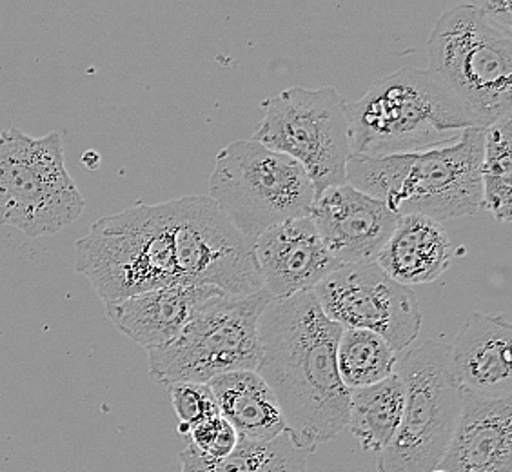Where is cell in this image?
<instances>
[{
  "instance_id": "6da1fadb",
  "label": "cell",
  "mask_w": 512,
  "mask_h": 472,
  "mask_svg": "<svg viewBox=\"0 0 512 472\" xmlns=\"http://www.w3.org/2000/svg\"><path fill=\"white\" fill-rule=\"evenodd\" d=\"M340 333L313 291L273 298L258 320L256 373L275 393L287 434L309 454L347 427L351 391L336 367Z\"/></svg>"
},
{
  "instance_id": "7a4b0ae2",
  "label": "cell",
  "mask_w": 512,
  "mask_h": 472,
  "mask_svg": "<svg viewBox=\"0 0 512 472\" xmlns=\"http://www.w3.org/2000/svg\"><path fill=\"white\" fill-rule=\"evenodd\" d=\"M485 129L471 128L440 148L389 157H351L345 184L384 202L398 217L434 222L473 217L482 209Z\"/></svg>"
},
{
  "instance_id": "3957f363",
  "label": "cell",
  "mask_w": 512,
  "mask_h": 472,
  "mask_svg": "<svg viewBox=\"0 0 512 472\" xmlns=\"http://www.w3.org/2000/svg\"><path fill=\"white\" fill-rule=\"evenodd\" d=\"M351 157H389L440 148L478 128L427 69L405 66L347 102ZM482 129V128H480Z\"/></svg>"
},
{
  "instance_id": "277c9868",
  "label": "cell",
  "mask_w": 512,
  "mask_h": 472,
  "mask_svg": "<svg viewBox=\"0 0 512 472\" xmlns=\"http://www.w3.org/2000/svg\"><path fill=\"white\" fill-rule=\"evenodd\" d=\"M75 269L104 305L178 284L173 204H137L97 220L77 242Z\"/></svg>"
},
{
  "instance_id": "5b68a950",
  "label": "cell",
  "mask_w": 512,
  "mask_h": 472,
  "mask_svg": "<svg viewBox=\"0 0 512 472\" xmlns=\"http://www.w3.org/2000/svg\"><path fill=\"white\" fill-rule=\"evenodd\" d=\"M427 53V71L478 128L512 117V35L496 28L473 4H458L438 17Z\"/></svg>"
},
{
  "instance_id": "8992f818",
  "label": "cell",
  "mask_w": 512,
  "mask_h": 472,
  "mask_svg": "<svg viewBox=\"0 0 512 472\" xmlns=\"http://www.w3.org/2000/svg\"><path fill=\"white\" fill-rule=\"evenodd\" d=\"M273 296L226 293L198 305L182 333L166 345L148 349L149 374L158 384H209L237 371H256L260 364L258 320Z\"/></svg>"
},
{
  "instance_id": "52a82bcc",
  "label": "cell",
  "mask_w": 512,
  "mask_h": 472,
  "mask_svg": "<svg viewBox=\"0 0 512 472\" xmlns=\"http://www.w3.org/2000/svg\"><path fill=\"white\" fill-rule=\"evenodd\" d=\"M207 197L242 235L256 240L287 220L309 217L315 189L293 158L251 138L218 151Z\"/></svg>"
},
{
  "instance_id": "ba28073f",
  "label": "cell",
  "mask_w": 512,
  "mask_h": 472,
  "mask_svg": "<svg viewBox=\"0 0 512 472\" xmlns=\"http://www.w3.org/2000/svg\"><path fill=\"white\" fill-rule=\"evenodd\" d=\"M396 374L404 384V416L378 472H429L444 458L462 411V385L451 369V345L431 338L398 354Z\"/></svg>"
},
{
  "instance_id": "9c48e42d",
  "label": "cell",
  "mask_w": 512,
  "mask_h": 472,
  "mask_svg": "<svg viewBox=\"0 0 512 472\" xmlns=\"http://www.w3.org/2000/svg\"><path fill=\"white\" fill-rule=\"evenodd\" d=\"M84 207L64 164L59 131L40 138L19 128L0 133V224L31 238L57 235Z\"/></svg>"
},
{
  "instance_id": "30bf717a",
  "label": "cell",
  "mask_w": 512,
  "mask_h": 472,
  "mask_svg": "<svg viewBox=\"0 0 512 472\" xmlns=\"http://www.w3.org/2000/svg\"><path fill=\"white\" fill-rule=\"evenodd\" d=\"M262 108L264 118L253 140L298 162L315 198L345 184L351 128L347 100L333 86L289 88L264 100Z\"/></svg>"
},
{
  "instance_id": "8fae6325",
  "label": "cell",
  "mask_w": 512,
  "mask_h": 472,
  "mask_svg": "<svg viewBox=\"0 0 512 472\" xmlns=\"http://www.w3.org/2000/svg\"><path fill=\"white\" fill-rule=\"evenodd\" d=\"M173 246L180 286L213 287L231 296L262 291L255 240L233 226L207 195L175 198Z\"/></svg>"
},
{
  "instance_id": "7c38bea8",
  "label": "cell",
  "mask_w": 512,
  "mask_h": 472,
  "mask_svg": "<svg viewBox=\"0 0 512 472\" xmlns=\"http://www.w3.org/2000/svg\"><path fill=\"white\" fill-rule=\"evenodd\" d=\"M313 293L331 322L375 333L394 353L420 335L422 309L413 287L394 282L376 264L338 267Z\"/></svg>"
},
{
  "instance_id": "4fadbf2b",
  "label": "cell",
  "mask_w": 512,
  "mask_h": 472,
  "mask_svg": "<svg viewBox=\"0 0 512 472\" xmlns=\"http://www.w3.org/2000/svg\"><path fill=\"white\" fill-rule=\"evenodd\" d=\"M309 218L340 266L375 264L400 220L384 202L349 184L325 189Z\"/></svg>"
},
{
  "instance_id": "5bb4252c",
  "label": "cell",
  "mask_w": 512,
  "mask_h": 472,
  "mask_svg": "<svg viewBox=\"0 0 512 472\" xmlns=\"http://www.w3.org/2000/svg\"><path fill=\"white\" fill-rule=\"evenodd\" d=\"M262 286L273 298L315 291L340 264L325 249L311 218L287 220L255 240Z\"/></svg>"
},
{
  "instance_id": "9a60e30c",
  "label": "cell",
  "mask_w": 512,
  "mask_h": 472,
  "mask_svg": "<svg viewBox=\"0 0 512 472\" xmlns=\"http://www.w3.org/2000/svg\"><path fill=\"white\" fill-rule=\"evenodd\" d=\"M445 472H512V396L463 393L462 411L444 458Z\"/></svg>"
},
{
  "instance_id": "2e32d148",
  "label": "cell",
  "mask_w": 512,
  "mask_h": 472,
  "mask_svg": "<svg viewBox=\"0 0 512 472\" xmlns=\"http://www.w3.org/2000/svg\"><path fill=\"white\" fill-rule=\"evenodd\" d=\"M512 325L505 316H467L451 345V369L463 391L483 398L512 396Z\"/></svg>"
},
{
  "instance_id": "e0dca14e",
  "label": "cell",
  "mask_w": 512,
  "mask_h": 472,
  "mask_svg": "<svg viewBox=\"0 0 512 472\" xmlns=\"http://www.w3.org/2000/svg\"><path fill=\"white\" fill-rule=\"evenodd\" d=\"M220 293L213 287H162L104 307L111 324L122 335L146 349H155L173 342L198 305Z\"/></svg>"
},
{
  "instance_id": "ac0fdd59",
  "label": "cell",
  "mask_w": 512,
  "mask_h": 472,
  "mask_svg": "<svg viewBox=\"0 0 512 472\" xmlns=\"http://www.w3.org/2000/svg\"><path fill=\"white\" fill-rule=\"evenodd\" d=\"M453 255V242L440 222L407 215L398 220L375 264L394 282L413 287L438 280Z\"/></svg>"
},
{
  "instance_id": "d6986e66",
  "label": "cell",
  "mask_w": 512,
  "mask_h": 472,
  "mask_svg": "<svg viewBox=\"0 0 512 472\" xmlns=\"http://www.w3.org/2000/svg\"><path fill=\"white\" fill-rule=\"evenodd\" d=\"M207 385L217 402L218 414L231 423L238 440L269 442L287 433L275 393L256 371L222 374Z\"/></svg>"
},
{
  "instance_id": "ffe728a7",
  "label": "cell",
  "mask_w": 512,
  "mask_h": 472,
  "mask_svg": "<svg viewBox=\"0 0 512 472\" xmlns=\"http://www.w3.org/2000/svg\"><path fill=\"white\" fill-rule=\"evenodd\" d=\"M404 384L394 373L380 384L351 391L347 427L364 451L384 453L404 416Z\"/></svg>"
},
{
  "instance_id": "44dd1931",
  "label": "cell",
  "mask_w": 512,
  "mask_h": 472,
  "mask_svg": "<svg viewBox=\"0 0 512 472\" xmlns=\"http://www.w3.org/2000/svg\"><path fill=\"white\" fill-rule=\"evenodd\" d=\"M307 453L284 433L269 442L238 440L235 451L222 460H207L186 445L178 453L180 472H307Z\"/></svg>"
},
{
  "instance_id": "7402d4cb",
  "label": "cell",
  "mask_w": 512,
  "mask_h": 472,
  "mask_svg": "<svg viewBox=\"0 0 512 472\" xmlns=\"http://www.w3.org/2000/svg\"><path fill=\"white\" fill-rule=\"evenodd\" d=\"M398 354L375 333L342 329L336 344L340 380L349 391L380 384L396 373Z\"/></svg>"
},
{
  "instance_id": "603a6c76",
  "label": "cell",
  "mask_w": 512,
  "mask_h": 472,
  "mask_svg": "<svg viewBox=\"0 0 512 472\" xmlns=\"http://www.w3.org/2000/svg\"><path fill=\"white\" fill-rule=\"evenodd\" d=\"M482 207L498 222L512 218V117L502 118L485 128L483 142Z\"/></svg>"
},
{
  "instance_id": "cb8c5ba5",
  "label": "cell",
  "mask_w": 512,
  "mask_h": 472,
  "mask_svg": "<svg viewBox=\"0 0 512 472\" xmlns=\"http://www.w3.org/2000/svg\"><path fill=\"white\" fill-rule=\"evenodd\" d=\"M168 391L178 418L177 433L184 438L191 427L218 414L217 402L207 384L180 382L168 385Z\"/></svg>"
},
{
  "instance_id": "d4e9b609",
  "label": "cell",
  "mask_w": 512,
  "mask_h": 472,
  "mask_svg": "<svg viewBox=\"0 0 512 472\" xmlns=\"http://www.w3.org/2000/svg\"><path fill=\"white\" fill-rule=\"evenodd\" d=\"M186 440L207 460H222L235 451L238 434L226 418L217 414L191 427Z\"/></svg>"
},
{
  "instance_id": "484cf974",
  "label": "cell",
  "mask_w": 512,
  "mask_h": 472,
  "mask_svg": "<svg viewBox=\"0 0 512 472\" xmlns=\"http://www.w3.org/2000/svg\"><path fill=\"white\" fill-rule=\"evenodd\" d=\"M471 4L496 28L512 35L511 0H480V2H471Z\"/></svg>"
},
{
  "instance_id": "4316f807",
  "label": "cell",
  "mask_w": 512,
  "mask_h": 472,
  "mask_svg": "<svg viewBox=\"0 0 512 472\" xmlns=\"http://www.w3.org/2000/svg\"><path fill=\"white\" fill-rule=\"evenodd\" d=\"M82 164L88 166L89 169L99 168L100 157L95 151H88V153H84V157H82Z\"/></svg>"
},
{
  "instance_id": "83f0119b",
  "label": "cell",
  "mask_w": 512,
  "mask_h": 472,
  "mask_svg": "<svg viewBox=\"0 0 512 472\" xmlns=\"http://www.w3.org/2000/svg\"><path fill=\"white\" fill-rule=\"evenodd\" d=\"M429 472H445L444 469H440V467H434L433 471Z\"/></svg>"
}]
</instances>
